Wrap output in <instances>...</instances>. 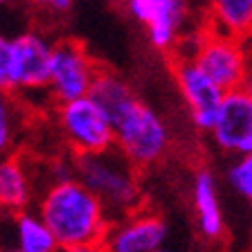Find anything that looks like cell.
Returning <instances> with one entry per match:
<instances>
[{"label":"cell","instance_id":"obj_1","mask_svg":"<svg viewBox=\"0 0 252 252\" xmlns=\"http://www.w3.org/2000/svg\"><path fill=\"white\" fill-rule=\"evenodd\" d=\"M36 214L57 236L61 252H101L113 216L77 176L52 180L36 200Z\"/></svg>","mask_w":252,"mask_h":252},{"label":"cell","instance_id":"obj_2","mask_svg":"<svg viewBox=\"0 0 252 252\" xmlns=\"http://www.w3.org/2000/svg\"><path fill=\"white\" fill-rule=\"evenodd\" d=\"M74 176L104 203L113 219L144 207L140 169L133 167L117 149L97 156H72Z\"/></svg>","mask_w":252,"mask_h":252},{"label":"cell","instance_id":"obj_3","mask_svg":"<svg viewBox=\"0 0 252 252\" xmlns=\"http://www.w3.org/2000/svg\"><path fill=\"white\" fill-rule=\"evenodd\" d=\"M171 144L169 124L142 99L115 120V149L140 171L162 162Z\"/></svg>","mask_w":252,"mask_h":252},{"label":"cell","instance_id":"obj_4","mask_svg":"<svg viewBox=\"0 0 252 252\" xmlns=\"http://www.w3.org/2000/svg\"><path fill=\"white\" fill-rule=\"evenodd\" d=\"M54 124L72 156H97L115 149V124L90 94L54 106Z\"/></svg>","mask_w":252,"mask_h":252},{"label":"cell","instance_id":"obj_5","mask_svg":"<svg viewBox=\"0 0 252 252\" xmlns=\"http://www.w3.org/2000/svg\"><path fill=\"white\" fill-rule=\"evenodd\" d=\"M187 59H191L223 93L243 88L250 77V50H246L243 41L210 27L194 36Z\"/></svg>","mask_w":252,"mask_h":252},{"label":"cell","instance_id":"obj_6","mask_svg":"<svg viewBox=\"0 0 252 252\" xmlns=\"http://www.w3.org/2000/svg\"><path fill=\"white\" fill-rule=\"evenodd\" d=\"M99 70V63L90 57L84 43L74 38L57 41L50 65V99L57 106L88 97Z\"/></svg>","mask_w":252,"mask_h":252},{"label":"cell","instance_id":"obj_7","mask_svg":"<svg viewBox=\"0 0 252 252\" xmlns=\"http://www.w3.org/2000/svg\"><path fill=\"white\" fill-rule=\"evenodd\" d=\"M11 41V70H14V94L25 99V94L47 93L50 88V65H52L54 41L41 32L27 30Z\"/></svg>","mask_w":252,"mask_h":252},{"label":"cell","instance_id":"obj_8","mask_svg":"<svg viewBox=\"0 0 252 252\" xmlns=\"http://www.w3.org/2000/svg\"><path fill=\"white\" fill-rule=\"evenodd\" d=\"M171 70L180 94L187 104L191 124L203 133H212L225 93L191 59H173Z\"/></svg>","mask_w":252,"mask_h":252},{"label":"cell","instance_id":"obj_9","mask_svg":"<svg viewBox=\"0 0 252 252\" xmlns=\"http://www.w3.org/2000/svg\"><path fill=\"white\" fill-rule=\"evenodd\" d=\"M167 232L162 214L144 205L122 219H113L101 252H156L164 248Z\"/></svg>","mask_w":252,"mask_h":252},{"label":"cell","instance_id":"obj_10","mask_svg":"<svg viewBox=\"0 0 252 252\" xmlns=\"http://www.w3.org/2000/svg\"><path fill=\"white\" fill-rule=\"evenodd\" d=\"M252 131V93L243 86L232 93H225L220 104L216 124L212 128L214 144L225 153L241 156L243 144Z\"/></svg>","mask_w":252,"mask_h":252},{"label":"cell","instance_id":"obj_11","mask_svg":"<svg viewBox=\"0 0 252 252\" xmlns=\"http://www.w3.org/2000/svg\"><path fill=\"white\" fill-rule=\"evenodd\" d=\"M36 196L34 173L21 153L0 158V210L23 214Z\"/></svg>","mask_w":252,"mask_h":252},{"label":"cell","instance_id":"obj_12","mask_svg":"<svg viewBox=\"0 0 252 252\" xmlns=\"http://www.w3.org/2000/svg\"><path fill=\"white\" fill-rule=\"evenodd\" d=\"M191 203H194L198 230L205 239L216 241L225 232V219L220 210L219 187H216L214 173L207 169H198L191 180Z\"/></svg>","mask_w":252,"mask_h":252},{"label":"cell","instance_id":"obj_13","mask_svg":"<svg viewBox=\"0 0 252 252\" xmlns=\"http://www.w3.org/2000/svg\"><path fill=\"white\" fill-rule=\"evenodd\" d=\"M90 97L101 106V110L113 120V124H115V120L128 106H133L140 99L133 93L131 84L122 74L113 72V70H106V68H101L97 79H94L93 88H90Z\"/></svg>","mask_w":252,"mask_h":252},{"label":"cell","instance_id":"obj_14","mask_svg":"<svg viewBox=\"0 0 252 252\" xmlns=\"http://www.w3.org/2000/svg\"><path fill=\"white\" fill-rule=\"evenodd\" d=\"M210 30L232 38H248L252 34V0H207Z\"/></svg>","mask_w":252,"mask_h":252},{"label":"cell","instance_id":"obj_15","mask_svg":"<svg viewBox=\"0 0 252 252\" xmlns=\"http://www.w3.org/2000/svg\"><path fill=\"white\" fill-rule=\"evenodd\" d=\"M27 128L25 101L0 90V158L18 151Z\"/></svg>","mask_w":252,"mask_h":252},{"label":"cell","instance_id":"obj_16","mask_svg":"<svg viewBox=\"0 0 252 252\" xmlns=\"http://www.w3.org/2000/svg\"><path fill=\"white\" fill-rule=\"evenodd\" d=\"M16 248L21 252H61L47 223L32 212L16 216Z\"/></svg>","mask_w":252,"mask_h":252},{"label":"cell","instance_id":"obj_17","mask_svg":"<svg viewBox=\"0 0 252 252\" xmlns=\"http://www.w3.org/2000/svg\"><path fill=\"white\" fill-rule=\"evenodd\" d=\"M227 183L234 187V191L243 198L252 200V153L236 156V160L227 169Z\"/></svg>","mask_w":252,"mask_h":252},{"label":"cell","instance_id":"obj_18","mask_svg":"<svg viewBox=\"0 0 252 252\" xmlns=\"http://www.w3.org/2000/svg\"><path fill=\"white\" fill-rule=\"evenodd\" d=\"M169 0H126V9L128 14L135 18L142 25H149V23L156 18V14L167 5Z\"/></svg>","mask_w":252,"mask_h":252},{"label":"cell","instance_id":"obj_19","mask_svg":"<svg viewBox=\"0 0 252 252\" xmlns=\"http://www.w3.org/2000/svg\"><path fill=\"white\" fill-rule=\"evenodd\" d=\"M0 90L14 94V70H11V41L0 36Z\"/></svg>","mask_w":252,"mask_h":252},{"label":"cell","instance_id":"obj_20","mask_svg":"<svg viewBox=\"0 0 252 252\" xmlns=\"http://www.w3.org/2000/svg\"><path fill=\"white\" fill-rule=\"evenodd\" d=\"M74 0H52V7L50 9L59 11V14H63V11H70V7H72Z\"/></svg>","mask_w":252,"mask_h":252},{"label":"cell","instance_id":"obj_21","mask_svg":"<svg viewBox=\"0 0 252 252\" xmlns=\"http://www.w3.org/2000/svg\"><path fill=\"white\" fill-rule=\"evenodd\" d=\"M32 5H36V7H45V9H50L52 7V0H30Z\"/></svg>","mask_w":252,"mask_h":252},{"label":"cell","instance_id":"obj_22","mask_svg":"<svg viewBox=\"0 0 252 252\" xmlns=\"http://www.w3.org/2000/svg\"><path fill=\"white\" fill-rule=\"evenodd\" d=\"M243 153H252V131H250V137L246 140V144H243V151H241V156Z\"/></svg>","mask_w":252,"mask_h":252},{"label":"cell","instance_id":"obj_23","mask_svg":"<svg viewBox=\"0 0 252 252\" xmlns=\"http://www.w3.org/2000/svg\"><path fill=\"white\" fill-rule=\"evenodd\" d=\"M246 88L252 93V52H250V77H248V81H246Z\"/></svg>","mask_w":252,"mask_h":252},{"label":"cell","instance_id":"obj_24","mask_svg":"<svg viewBox=\"0 0 252 252\" xmlns=\"http://www.w3.org/2000/svg\"><path fill=\"white\" fill-rule=\"evenodd\" d=\"M156 252H178V250H171V248H160V250H156Z\"/></svg>","mask_w":252,"mask_h":252},{"label":"cell","instance_id":"obj_25","mask_svg":"<svg viewBox=\"0 0 252 252\" xmlns=\"http://www.w3.org/2000/svg\"><path fill=\"white\" fill-rule=\"evenodd\" d=\"M0 252H21L18 248H14V250H0Z\"/></svg>","mask_w":252,"mask_h":252},{"label":"cell","instance_id":"obj_26","mask_svg":"<svg viewBox=\"0 0 252 252\" xmlns=\"http://www.w3.org/2000/svg\"><path fill=\"white\" fill-rule=\"evenodd\" d=\"M7 2H11V0H0V5H7Z\"/></svg>","mask_w":252,"mask_h":252}]
</instances>
